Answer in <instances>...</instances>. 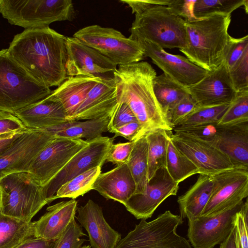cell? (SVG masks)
Listing matches in <instances>:
<instances>
[{"label": "cell", "mask_w": 248, "mask_h": 248, "mask_svg": "<svg viewBox=\"0 0 248 248\" xmlns=\"http://www.w3.org/2000/svg\"><path fill=\"white\" fill-rule=\"evenodd\" d=\"M66 40L49 27L25 29L14 36L7 50L31 77L50 88L68 77Z\"/></svg>", "instance_id": "obj_1"}, {"label": "cell", "mask_w": 248, "mask_h": 248, "mask_svg": "<svg viewBox=\"0 0 248 248\" xmlns=\"http://www.w3.org/2000/svg\"><path fill=\"white\" fill-rule=\"evenodd\" d=\"M156 76L155 69L146 62L118 65L113 73L120 102L129 107L145 135L156 129L172 130L154 92Z\"/></svg>", "instance_id": "obj_2"}, {"label": "cell", "mask_w": 248, "mask_h": 248, "mask_svg": "<svg viewBox=\"0 0 248 248\" xmlns=\"http://www.w3.org/2000/svg\"><path fill=\"white\" fill-rule=\"evenodd\" d=\"M185 21L187 45L180 51L195 64L212 71L224 62L231 15L214 14Z\"/></svg>", "instance_id": "obj_3"}, {"label": "cell", "mask_w": 248, "mask_h": 248, "mask_svg": "<svg viewBox=\"0 0 248 248\" xmlns=\"http://www.w3.org/2000/svg\"><path fill=\"white\" fill-rule=\"evenodd\" d=\"M52 92L35 80L9 54L0 50V110L13 114Z\"/></svg>", "instance_id": "obj_4"}, {"label": "cell", "mask_w": 248, "mask_h": 248, "mask_svg": "<svg viewBox=\"0 0 248 248\" xmlns=\"http://www.w3.org/2000/svg\"><path fill=\"white\" fill-rule=\"evenodd\" d=\"M135 15L129 38L148 41L163 49L187 46L185 21L171 15L167 6L153 5Z\"/></svg>", "instance_id": "obj_5"}, {"label": "cell", "mask_w": 248, "mask_h": 248, "mask_svg": "<svg viewBox=\"0 0 248 248\" xmlns=\"http://www.w3.org/2000/svg\"><path fill=\"white\" fill-rule=\"evenodd\" d=\"M0 14L10 24L25 29L49 27L75 16L71 0H0Z\"/></svg>", "instance_id": "obj_6"}, {"label": "cell", "mask_w": 248, "mask_h": 248, "mask_svg": "<svg viewBox=\"0 0 248 248\" xmlns=\"http://www.w3.org/2000/svg\"><path fill=\"white\" fill-rule=\"evenodd\" d=\"M0 210L4 215L30 222L46 204L43 187L29 172L9 174L0 180Z\"/></svg>", "instance_id": "obj_7"}, {"label": "cell", "mask_w": 248, "mask_h": 248, "mask_svg": "<svg viewBox=\"0 0 248 248\" xmlns=\"http://www.w3.org/2000/svg\"><path fill=\"white\" fill-rule=\"evenodd\" d=\"M183 223L180 215L170 210L149 222L141 219L115 248H192L189 242L177 232Z\"/></svg>", "instance_id": "obj_8"}, {"label": "cell", "mask_w": 248, "mask_h": 248, "mask_svg": "<svg viewBox=\"0 0 248 248\" xmlns=\"http://www.w3.org/2000/svg\"><path fill=\"white\" fill-rule=\"evenodd\" d=\"M73 37L117 65L139 62L144 57L143 50L137 41L125 37L113 28L90 25L78 30Z\"/></svg>", "instance_id": "obj_9"}, {"label": "cell", "mask_w": 248, "mask_h": 248, "mask_svg": "<svg viewBox=\"0 0 248 248\" xmlns=\"http://www.w3.org/2000/svg\"><path fill=\"white\" fill-rule=\"evenodd\" d=\"M115 138L101 136L86 140L88 144L76 154L62 169L46 185L43 187L44 196L48 204L53 201L57 190L76 176L93 169L102 167L106 162Z\"/></svg>", "instance_id": "obj_10"}, {"label": "cell", "mask_w": 248, "mask_h": 248, "mask_svg": "<svg viewBox=\"0 0 248 248\" xmlns=\"http://www.w3.org/2000/svg\"><path fill=\"white\" fill-rule=\"evenodd\" d=\"M211 196L201 216L213 217L230 210L248 195V170L233 168L211 175Z\"/></svg>", "instance_id": "obj_11"}, {"label": "cell", "mask_w": 248, "mask_h": 248, "mask_svg": "<svg viewBox=\"0 0 248 248\" xmlns=\"http://www.w3.org/2000/svg\"><path fill=\"white\" fill-rule=\"evenodd\" d=\"M87 144L86 140L55 137L34 157L29 172L44 187Z\"/></svg>", "instance_id": "obj_12"}, {"label": "cell", "mask_w": 248, "mask_h": 248, "mask_svg": "<svg viewBox=\"0 0 248 248\" xmlns=\"http://www.w3.org/2000/svg\"><path fill=\"white\" fill-rule=\"evenodd\" d=\"M55 137L46 129L28 128L0 155V180L13 173L29 172L34 157Z\"/></svg>", "instance_id": "obj_13"}, {"label": "cell", "mask_w": 248, "mask_h": 248, "mask_svg": "<svg viewBox=\"0 0 248 248\" xmlns=\"http://www.w3.org/2000/svg\"><path fill=\"white\" fill-rule=\"evenodd\" d=\"M213 217H202L188 220L187 236L194 248H214L224 242L235 226L236 215L244 204Z\"/></svg>", "instance_id": "obj_14"}, {"label": "cell", "mask_w": 248, "mask_h": 248, "mask_svg": "<svg viewBox=\"0 0 248 248\" xmlns=\"http://www.w3.org/2000/svg\"><path fill=\"white\" fill-rule=\"evenodd\" d=\"M174 145L196 166L199 174L213 175L234 168L229 157L213 143L168 131Z\"/></svg>", "instance_id": "obj_15"}, {"label": "cell", "mask_w": 248, "mask_h": 248, "mask_svg": "<svg viewBox=\"0 0 248 248\" xmlns=\"http://www.w3.org/2000/svg\"><path fill=\"white\" fill-rule=\"evenodd\" d=\"M135 40L142 48L144 57H149L163 73L184 87L198 83L208 72L186 57L169 53L153 43L142 39Z\"/></svg>", "instance_id": "obj_16"}, {"label": "cell", "mask_w": 248, "mask_h": 248, "mask_svg": "<svg viewBox=\"0 0 248 248\" xmlns=\"http://www.w3.org/2000/svg\"><path fill=\"white\" fill-rule=\"evenodd\" d=\"M178 189L179 184L173 180L166 168H160L148 181L145 191L133 194L124 206L136 219L146 220L167 198L176 195Z\"/></svg>", "instance_id": "obj_17"}, {"label": "cell", "mask_w": 248, "mask_h": 248, "mask_svg": "<svg viewBox=\"0 0 248 248\" xmlns=\"http://www.w3.org/2000/svg\"><path fill=\"white\" fill-rule=\"evenodd\" d=\"M66 44L67 59L65 67L68 77L113 76L109 74H113L117 65L97 50L74 37H67Z\"/></svg>", "instance_id": "obj_18"}, {"label": "cell", "mask_w": 248, "mask_h": 248, "mask_svg": "<svg viewBox=\"0 0 248 248\" xmlns=\"http://www.w3.org/2000/svg\"><path fill=\"white\" fill-rule=\"evenodd\" d=\"M187 88L199 107L230 104L236 94L224 61L212 71H208L199 82Z\"/></svg>", "instance_id": "obj_19"}, {"label": "cell", "mask_w": 248, "mask_h": 248, "mask_svg": "<svg viewBox=\"0 0 248 248\" xmlns=\"http://www.w3.org/2000/svg\"><path fill=\"white\" fill-rule=\"evenodd\" d=\"M119 103L114 77L102 78L90 91L68 121L110 119Z\"/></svg>", "instance_id": "obj_20"}, {"label": "cell", "mask_w": 248, "mask_h": 248, "mask_svg": "<svg viewBox=\"0 0 248 248\" xmlns=\"http://www.w3.org/2000/svg\"><path fill=\"white\" fill-rule=\"evenodd\" d=\"M77 212L76 218L87 231L92 248H116L121 234L107 222L100 206L89 199Z\"/></svg>", "instance_id": "obj_21"}, {"label": "cell", "mask_w": 248, "mask_h": 248, "mask_svg": "<svg viewBox=\"0 0 248 248\" xmlns=\"http://www.w3.org/2000/svg\"><path fill=\"white\" fill-rule=\"evenodd\" d=\"M77 201H62L47 207V212L33 222V236L54 241L76 218Z\"/></svg>", "instance_id": "obj_22"}, {"label": "cell", "mask_w": 248, "mask_h": 248, "mask_svg": "<svg viewBox=\"0 0 248 248\" xmlns=\"http://www.w3.org/2000/svg\"><path fill=\"white\" fill-rule=\"evenodd\" d=\"M92 189L97 191L107 200H113L124 205L135 194L136 185L127 165L124 164L101 173L94 181Z\"/></svg>", "instance_id": "obj_23"}, {"label": "cell", "mask_w": 248, "mask_h": 248, "mask_svg": "<svg viewBox=\"0 0 248 248\" xmlns=\"http://www.w3.org/2000/svg\"><path fill=\"white\" fill-rule=\"evenodd\" d=\"M220 125L217 146L234 168L248 170V120Z\"/></svg>", "instance_id": "obj_24"}, {"label": "cell", "mask_w": 248, "mask_h": 248, "mask_svg": "<svg viewBox=\"0 0 248 248\" xmlns=\"http://www.w3.org/2000/svg\"><path fill=\"white\" fill-rule=\"evenodd\" d=\"M102 78L85 75L68 77L46 98L62 105L68 121L90 91Z\"/></svg>", "instance_id": "obj_25"}, {"label": "cell", "mask_w": 248, "mask_h": 248, "mask_svg": "<svg viewBox=\"0 0 248 248\" xmlns=\"http://www.w3.org/2000/svg\"><path fill=\"white\" fill-rule=\"evenodd\" d=\"M14 115L28 128L43 129L68 122L62 105L46 97L16 111Z\"/></svg>", "instance_id": "obj_26"}, {"label": "cell", "mask_w": 248, "mask_h": 248, "mask_svg": "<svg viewBox=\"0 0 248 248\" xmlns=\"http://www.w3.org/2000/svg\"><path fill=\"white\" fill-rule=\"evenodd\" d=\"M196 183L177 199L180 216L183 219L199 217L212 194L213 182L210 175L199 174Z\"/></svg>", "instance_id": "obj_27"}, {"label": "cell", "mask_w": 248, "mask_h": 248, "mask_svg": "<svg viewBox=\"0 0 248 248\" xmlns=\"http://www.w3.org/2000/svg\"><path fill=\"white\" fill-rule=\"evenodd\" d=\"M109 118L68 121L46 129L55 137L90 140L108 131Z\"/></svg>", "instance_id": "obj_28"}, {"label": "cell", "mask_w": 248, "mask_h": 248, "mask_svg": "<svg viewBox=\"0 0 248 248\" xmlns=\"http://www.w3.org/2000/svg\"><path fill=\"white\" fill-rule=\"evenodd\" d=\"M32 236V222L4 215L0 210V248H16Z\"/></svg>", "instance_id": "obj_29"}, {"label": "cell", "mask_w": 248, "mask_h": 248, "mask_svg": "<svg viewBox=\"0 0 248 248\" xmlns=\"http://www.w3.org/2000/svg\"><path fill=\"white\" fill-rule=\"evenodd\" d=\"M153 86L156 99L167 116L179 102L189 94L186 87L164 73L154 78Z\"/></svg>", "instance_id": "obj_30"}, {"label": "cell", "mask_w": 248, "mask_h": 248, "mask_svg": "<svg viewBox=\"0 0 248 248\" xmlns=\"http://www.w3.org/2000/svg\"><path fill=\"white\" fill-rule=\"evenodd\" d=\"M126 164L136 183L135 194L143 193L148 182V144L145 135L134 141Z\"/></svg>", "instance_id": "obj_31"}, {"label": "cell", "mask_w": 248, "mask_h": 248, "mask_svg": "<svg viewBox=\"0 0 248 248\" xmlns=\"http://www.w3.org/2000/svg\"><path fill=\"white\" fill-rule=\"evenodd\" d=\"M148 144V181L160 168H166L169 135L168 131L156 129L145 135Z\"/></svg>", "instance_id": "obj_32"}, {"label": "cell", "mask_w": 248, "mask_h": 248, "mask_svg": "<svg viewBox=\"0 0 248 248\" xmlns=\"http://www.w3.org/2000/svg\"><path fill=\"white\" fill-rule=\"evenodd\" d=\"M166 169L173 180L178 184L194 174H199L198 168L174 145L169 135Z\"/></svg>", "instance_id": "obj_33"}, {"label": "cell", "mask_w": 248, "mask_h": 248, "mask_svg": "<svg viewBox=\"0 0 248 248\" xmlns=\"http://www.w3.org/2000/svg\"><path fill=\"white\" fill-rule=\"evenodd\" d=\"M101 167L97 166L90 169L62 185L53 200L62 198L75 199L83 196L92 189L94 181L101 173Z\"/></svg>", "instance_id": "obj_34"}, {"label": "cell", "mask_w": 248, "mask_h": 248, "mask_svg": "<svg viewBox=\"0 0 248 248\" xmlns=\"http://www.w3.org/2000/svg\"><path fill=\"white\" fill-rule=\"evenodd\" d=\"M241 6L244 7L246 13H248V0H196L193 13L197 18L214 14L229 15Z\"/></svg>", "instance_id": "obj_35"}, {"label": "cell", "mask_w": 248, "mask_h": 248, "mask_svg": "<svg viewBox=\"0 0 248 248\" xmlns=\"http://www.w3.org/2000/svg\"><path fill=\"white\" fill-rule=\"evenodd\" d=\"M230 104L211 107L197 106L185 116L176 126H185L206 123H218Z\"/></svg>", "instance_id": "obj_36"}, {"label": "cell", "mask_w": 248, "mask_h": 248, "mask_svg": "<svg viewBox=\"0 0 248 248\" xmlns=\"http://www.w3.org/2000/svg\"><path fill=\"white\" fill-rule=\"evenodd\" d=\"M246 120H248V90L236 92L218 124L226 125Z\"/></svg>", "instance_id": "obj_37"}, {"label": "cell", "mask_w": 248, "mask_h": 248, "mask_svg": "<svg viewBox=\"0 0 248 248\" xmlns=\"http://www.w3.org/2000/svg\"><path fill=\"white\" fill-rule=\"evenodd\" d=\"M221 127L218 123H211L190 126H178L173 127L172 130L176 133L186 135L217 145Z\"/></svg>", "instance_id": "obj_38"}, {"label": "cell", "mask_w": 248, "mask_h": 248, "mask_svg": "<svg viewBox=\"0 0 248 248\" xmlns=\"http://www.w3.org/2000/svg\"><path fill=\"white\" fill-rule=\"evenodd\" d=\"M82 226L73 219L62 234L54 241L53 248H81L86 239Z\"/></svg>", "instance_id": "obj_39"}, {"label": "cell", "mask_w": 248, "mask_h": 248, "mask_svg": "<svg viewBox=\"0 0 248 248\" xmlns=\"http://www.w3.org/2000/svg\"><path fill=\"white\" fill-rule=\"evenodd\" d=\"M230 78L236 92L248 90V47L230 68Z\"/></svg>", "instance_id": "obj_40"}, {"label": "cell", "mask_w": 248, "mask_h": 248, "mask_svg": "<svg viewBox=\"0 0 248 248\" xmlns=\"http://www.w3.org/2000/svg\"><path fill=\"white\" fill-rule=\"evenodd\" d=\"M197 106L190 94L179 102L167 114L168 120L172 128Z\"/></svg>", "instance_id": "obj_41"}, {"label": "cell", "mask_w": 248, "mask_h": 248, "mask_svg": "<svg viewBox=\"0 0 248 248\" xmlns=\"http://www.w3.org/2000/svg\"><path fill=\"white\" fill-rule=\"evenodd\" d=\"M248 47V35L241 38L230 36L224 61L228 68L231 67Z\"/></svg>", "instance_id": "obj_42"}, {"label": "cell", "mask_w": 248, "mask_h": 248, "mask_svg": "<svg viewBox=\"0 0 248 248\" xmlns=\"http://www.w3.org/2000/svg\"><path fill=\"white\" fill-rule=\"evenodd\" d=\"M134 141L112 144L107 156L106 162L117 166L126 164L132 152Z\"/></svg>", "instance_id": "obj_43"}, {"label": "cell", "mask_w": 248, "mask_h": 248, "mask_svg": "<svg viewBox=\"0 0 248 248\" xmlns=\"http://www.w3.org/2000/svg\"><path fill=\"white\" fill-rule=\"evenodd\" d=\"M138 121L129 107L125 103L120 102L116 109L110 117L108 124V131L129 123Z\"/></svg>", "instance_id": "obj_44"}, {"label": "cell", "mask_w": 248, "mask_h": 248, "mask_svg": "<svg viewBox=\"0 0 248 248\" xmlns=\"http://www.w3.org/2000/svg\"><path fill=\"white\" fill-rule=\"evenodd\" d=\"M196 0H170L167 6L170 13L185 21L197 19L194 15L193 8Z\"/></svg>", "instance_id": "obj_45"}, {"label": "cell", "mask_w": 248, "mask_h": 248, "mask_svg": "<svg viewBox=\"0 0 248 248\" xmlns=\"http://www.w3.org/2000/svg\"><path fill=\"white\" fill-rule=\"evenodd\" d=\"M27 128L15 115L9 112L0 110V136L22 132Z\"/></svg>", "instance_id": "obj_46"}, {"label": "cell", "mask_w": 248, "mask_h": 248, "mask_svg": "<svg viewBox=\"0 0 248 248\" xmlns=\"http://www.w3.org/2000/svg\"><path fill=\"white\" fill-rule=\"evenodd\" d=\"M110 132L115 134L114 138L122 136L129 141H134L145 135L142 127L138 121H133L112 130Z\"/></svg>", "instance_id": "obj_47"}, {"label": "cell", "mask_w": 248, "mask_h": 248, "mask_svg": "<svg viewBox=\"0 0 248 248\" xmlns=\"http://www.w3.org/2000/svg\"><path fill=\"white\" fill-rule=\"evenodd\" d=\"M248 226L244 222L240 210L237 213L235 220L234 235L237 248H248Z\"/></svg>", "instance_id": "obj_48"}, {"label": "cell", "mask_w": 248, "mask_h": 248, "mask_svg": "<svg viewBox=\"0 0 248 248\" xmlns=\"http://www.w3.org/2000/svg\"><path fill=\"white\" fill-rule=\"evenodd\" d=\"M131 8L133 14L141 12L153 5L167 6L170 0H121Z\"/></svg>", "instance_id": "obj_49"}, {"label": "cell", "mask_w": 248, "mask_h": 248, "mask_svg": "<svg viewBox=\"0 0 248 248\" xmlns=\"http://www.w3.org/2000/svg\"><path fill=\"white\" fill-rule=\"evenodd\" d=\"M54 241L31 236L18 245L16 248H53Z\"/></svg>", "instance_id": "obj_50"}, {"label": "cell", "mask_w": 248, "mask_h": 248, "mask_svg": "<svg viewBox=\"0 0 248 248\" xmlns=\"http://www.w3.org/2000/svg\"><path fill=\"white\" fill-rule=\"evenodd\" d=\"M24 131L11 133L0 136V155L12 145L17 137Z\"/></svg>", "instance_id": "obj_51"}, {"label": "cell", "mask_w": 248, "mask_h": 248, "mask_svg": "<svg viewBox=\"0 0 248 248\" xmlns=\"http://www.w3.org/2000/svg\"><path fill=\"white\" fill-rule=\"evenodd\" d=\"M219 248H237L235 240L234 227L227 239L220 244Z\"/></svg>", "instance_id": "obj_52"}, {"label": "cell", "mask_w": 248, "mask_h": 248, "mask_svg": "<svg viewBox=\"0 0 248 248\" xmlns=\"http://www.w3.org/2000/svg\"><path fill=\"white\" fill-rule=\"evenodd\" d=\"M81 248H92L90 245L83 246Z\"/></svg>", "instance_id": "obj_53"}, {"label": "cell", "mask_w": 248, "mask_h": 248, "mask_svg": "<svg viewBox=\"0 0 248 248\" xmlns=\"http://www.w3.org/2000/svg\"><path fill=\"white\" fill-rule=\"evenodd\" d=\"M0 201H1V193L0 191Z\"/></svg>", "instance_id": "obj_54"}]
</instances>
